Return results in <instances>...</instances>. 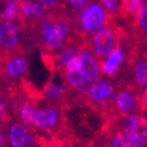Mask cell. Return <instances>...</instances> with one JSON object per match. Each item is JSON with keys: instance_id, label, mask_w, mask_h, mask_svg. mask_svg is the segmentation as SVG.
I'll return each mask as SVG.
<instances>
[{"instance_id": "obj_26", "label": "cell", "mask_w": 147, "mask_h": 147, "mask_svg": "<svg viewBox=\"0 0 147 147\" xmlns=\"http://www.w3.org/2000/svg\"><path fill=\"white\" fill-rule=\"evenodd\" d=\"M6 142V134L4 132V129L0 127V147H3Z\"/></svg>"}, {"instance_id": "obj_11", "label": "cell", "mask_w": 147, "mask_h": 147, "mask_svg": "<svg viewBox=\"0 0 147 147\" xmlns=\"http://www.w3.org/2000/svg\"><path fill=\"white\" fill-rule=\"evenodd\" d=\"M124 58H125L124 50L120 48V46H118L115 50L101 63L100 66H101L102 73L108 77H113L117 73V71L119 69L121 63L124 61Z\"/></svg>"}, {"instance_id": "obj_15", "label": "cell", "mask_w": 147, "mask_h": 147, "mask_svg": "<svg viewBox=\"0 0 147 147\" xmlns=\"http://www.w3.org/2000/svg\"><path fill=\"white\" fill-rule=\"evenodd\" d=\"M36 108L33 102L24 101L19 107V118L22 124L28 127H34V115Z\"/></svg>"}, {"instance_id": "obj_2", "label": "cell", "mask_w": 147, "mask_h": 147, "mask_svg": "<svg viewBox=\"0 0 147 147\" xmlns=\"http://www.w3.org/2000/svg\"><path fill=\"white\" fill-rule=\"evenodd\" d=\"M118 41V35L109 28H101L93 35V50L99 59L107 58L114 50Z\"/></svg>"}, {"instance_id": "obj_5", "label": "cell", "mask_w": 147, "mask_h": 147, "mask_svg": "<svg viewBox=\"0 0 147 147\" xmlns=\"http://www.w3.org/2000/svg\"><path fill=\"white\" fill-rule=\"evenodd\" d=\"M114 107L122 117L138 113L141 108L140 96H138V94L132 90H121L114 96Z\"/></svg>"}, {"instance_id": "obj_12", "label": "cell", "mask_w": 147, "mask_h": 147, "mask_svg": "<svg viewBox=\"0 0 147 147\" xmlns=\"http://www.w3.org/2000/svg\"><path fill=\"white\" fill-rule=\"evenodd\" d=\"M65 78L67 81V85L72 88L77 93L79 94H87L92 84H90L86 78L82 76V73L80 71L77 72H66L65 73Z\"/></svg>"}, {"instance_id": "obj_25", "label": "cell", "mask_w": 147, "mask_h": 147, "mask_svg": "<svg viewBox=\"0 0 147 147\" xmlns=\"http://www.w3.org/2000/svg\"><path fill=\"white\" fill-rule=\"evenodd\" d=\"M140 104H141V108L147 111V87L144 90V92L140 96Z\"/></svg>"}, {"instance_id": "obj_23", "label": "cell", "mask_w": 147, "mask_h": 147, "mask_svg": "<svg viewBox=\"0 0 147 147\" xmlns=\"http://www.w3.org/2000/svg\"><path fill=\"white\" fill-rule=\"evenodd\" d=\"M38 1L40 3V5L45 8H50V11H55L58 9V3L59 0H38Z\"/></svg>"}, {"instance_id": "obj_3", "label": "cell", "mask_w": 147, "mask_h": 147, "mask_svg": "<svg viewBox=\"0 0 147 147\" xmlns=\"http://www.w3.org/2000/svg\"><path fill=\"white\" fill-rule=\"evenodd\" d=\"M7 138L11 147H33L38 145L35 136L25 124L16 122L8 127Z\"/></svg>"}, {"instance_id": "obj_22", "label": "cell", "mask_w": 147, "mask_h": 147, "mask_svg": "<svg viewBox=\"0 0 147 147\" xmlns=\"http://www.w3.org/2000/svg\"><path fill=\"white\" fill-rule=\"evenodd\" d=\"M8 118V109H7V100L4 96L0 95V122L5 121Z\"/></svg>"}, {"instance_id": "obj_24", "label": "cell", "mask_w": 147, "mask_h": 147, "mask_svg": "<svg viewBox=\"0 0 147 147\" xmlns=\"http://www.w3.org/2000/svg\"><path fill=\"white\" fill-rule=\"evenodd\" d=\"M141 134L144 136L147 144V114L142 115V125H141Z\"/></svg>"}, {"instance_id": "obj_21", "label": "cell", "mask_w": 147, "mask_h": 147, "mask_svg": "<svg viewBox=\"0 0 147 147\" xmlns=\"http://www.w3.org/2000/svg\"><path fill=\"white\" fill-rule=\"evenodd\" d=\"M80 68H81V59H80V55H77V57H73L66 64L65 73L66 72H77V71H80Z\"/></svg>"}, {"instance_id": "obj_17", "label": "cell", "mask_w": 147, "mask_h": 147, "mask_svg": "<svg viewBox=\"0 0 147 147\" xmlns=\"http://www.w3.org/2000/svg\"><path fill=\"white\" fill-rule=\"evenodd\" d=\"M138 30L142 33L140 38H147V5H144L136 19Z\"/></svg>"}, {"instance_id": "obj_8", "label": "cell", "mask_w": 147, "mask_h": 147, "mask_svg": "<svg viewBox=\"0 0 147 147\" xmlns=\"http://www.w3.org/2000/svg\"><path fill=\"white\" fill-rule=\"evenodd\" d=\"M90 102L94 105H106L109 104L115 96V90L111 81L106 79L95 81L88 93L86 94Z\"/></svg>"}, {"instance_id": "obj_1", "label": "cell", "mask_w": 147, "mask_h": 147, "mask_svg": "<svg viewBox=\"0 0 147 147\" xmlns=\"http://www.w3.org/2000/svg\"><path fill=\"white\" fill-rule=\"evenodd\" d=\"M106 22L107 13L104 11V8L99 4L92 3L86 7L81 8L77 18V25L74 24V26L77 28L79 25V32L86 36L87 34L95 33L99 30L104 28Z\"/></svg>"}, {"instance_id": "obj_6", "label": "cell", "mask_w": 147, "mask_h": 147, "mask_svg": "<svg viewBox=\"0 0 147 147\" xmlns=\"http://www.w3.org/2000/svg\"><path fill=\"white\" fill-rule=\"evenodd\" d=\"M129 63L133 65L132 73L134 85L139 90H145L147 87V50L139 53L137 47H134L133 52H131Z\"/></svg>"}, {"instance_id": "obj_16", "label": "cell", "mask_w": 147, "mask_h": 147, "mask_svg": "<svg viewBox=\"0 0 147 147\" xmlns=\"http://www.w3.org/2000/svg\"><path fill=\"white\" fill-rule=\"evenodd\" d=\"M19 3L20 0H5V6L0 14V20L14 21L19 17Z\"/></svg>"}, {"instance_id": "obj_28", "label": "cell", "mask_w": 147, "mask_h": 147, "mask_svg": "<svg viewBox=\"0 0 147 147\" xmlns=\"http://www.w3.org/2000/svg\"><path fill=\"white\" fill-rule=\"evenodd\" d=\"M33 147H46V146L42 145V144H38V145H35V146H33Z\"/></svg>"}, {"instance_id": "obj_19", "label": "cell", "mask_w": 147, "mask_h": 147, "mask_svg": "<svg viewBox=\"0 0 147 147\" xmlns=\"http://www.w3.org/2000/svg\"><path fill=\"white\" fill-rule=\"evenodd\" d=\"M108 16H119L121 8V0H100Z\"/></svg>"}, {"instance_id": "obj_27", "label": "cell", "mask_w": 147, "mask_h": 147, "mask_svg": "<svg viewBox=\"0 0 147 147\" xmlns=\"http://www.w3.org/2000/svg\"><path fill=\"white\" fill-rule=\"evenodd\" d=\"M46 147H64L61 144H59V142H51V144H48Z\"/></svg>"}, {"instance_id": "obj_29", "label": "cell", "mask_w": 147, "mask_h": 147, "mask_svg": "<svg viewBox=\"0 0 147 147\" xmlns=\"http://www.w3.org/2000/svg\"><path fill=\"white\" fill-rule=\"evenodd\" d=\"M141 1H142V3H144V1H147V0H141Z\"/></svg>"}, {"instance_id": "obj_14", "label": "cell", "mask_w": 147, "mask_h": 147, "mask_svg": "<svg viewBox=\"0 0 147 147\" xmlns=\"http://www.w3.org/2000/svg\"><path fill=\"white\" fill-rule=\"evenodd\" d=\"M141 125H142V115L139 113H133L127 117H125L124 124L121 127V132L128 136V134L141 132Z\"/></svg>"}, {"instance_id": "obj_7", "label": "cell", "mask_w": 147, "mask_h": 147, "mask_svg": "<svg viewBox=\"0 0 147 147\" xmlns=\"http://www.w3.org/2000/svg\"><path fill=\"white\" fill-rule=\"evenodd\" d=\"M79 55L81 59L80 72L82 73V76L86 78V80L93 85L100 78V65L98 63V60L95 59L94 54L91 52L90 47H88V41L82 46Z\"/></svg>"}, {"instance_id": "obj_13", "label": "cell", "mask_w": 147, "mask_h": 147, "mask_svg": "<svg viewBox=\"0 0 147 147\" xmlns=\"http://www.w3.org/2000/svg\"><path fill=\"white\" fill-rule=\"evenodd\" d=\"M142 6L144 5H142L141 0H121L120 14L118 17L137 19Z\"/></svg>"}, {"instance_id": "obj_20", "label": "cell", "mask_w": 147, "mask_h": 147, "mask_svg": "<svg viewBox=\"0 0 147 147\" xmlns=\"http://www.w3.org/2000/svg\"><path fill=\"white\" fill-rule=\"evenodd\" d=\"M108 147H127L125 134L121 131L113 133V136L108 140Z\"/></svg>"}, {"instance_id": "obj_18", "label": "cell", "mask_w": 147, "mask_h": 147, "mask_svg": "<svg viewBox=\"0 0 147 147\" xmlns=\"http://www.w3.org/2000/svg\"><path fill=\"white\" fill-rule=\"evenodd\" d=\"M125 137H126L127 147H147L146 140L141 134V132H136V133L128 134V136H125Z\"/></svg>"}, {"instance_id": "obj_9", "label": "cell", "mask_w": 147, "mask_h": 147, "mask_svg": "<svg viewBox=\"0 0 147 147\" xmlns=\"http://www.w3.org/2000/svg\"><path fill=\"white\" fill-rule=\"evenodd\" d=\"M60 120V112L57 107L42 106L36 108L34 115V127L40 129H52Z\"/></svg>"}, {"instance_id": "obj_10", "label": "cell", "mask_w": 147, "mask_h": 147, "mask_svg": "<svg viewBox=\"0 0 147 147\" xmlns=\"http://www.w3.org/2000/svg\"><path fill=\"white\" fill-rule=\"evenodd\" d=\"M67 87L63 82H59L57 79H50L41 91V96L50 101H59L66 96Z\"/></svg>"}, {"instance_id": "obj_4", "label": "cell", "mask_w": 147, "mask_h": 147, "mask_svg": "<svg viewBox=\"0 0 147 147\" xmlns=\"http://www.w3.org/2000/svg\"><path fill=\"white\" fill-rule=\"evenodd\" d=\"M20 25L17 21L1 20L0 22V46L5 51L20 50Z\"/></svg>"}]
</instances>
